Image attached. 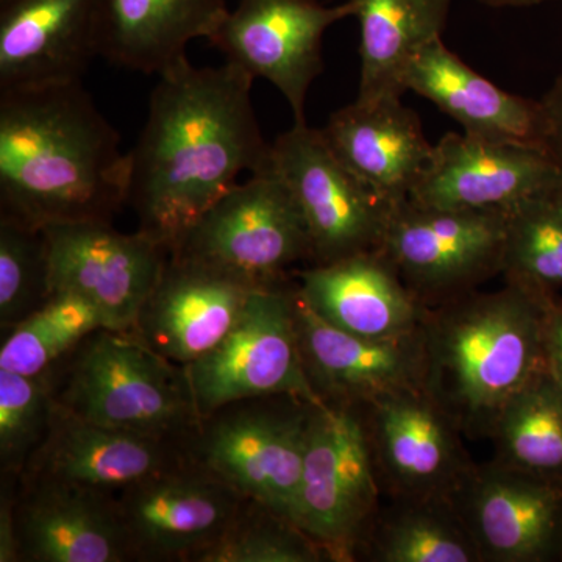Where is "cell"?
Here are the masks:
<instances>
[{
  "label": "cell",
  "mask_w": 562,
  "mask_h": 562,
  "mask_svg": "<svg viewBox=\"0 0 562 562\" xmlns=\"http://www.w3.org/2000/svg\"><path fill=\"white\" fill-rule=\"evenodd\" d=\"M138 143L128 151V205L138 231L173 249L239 173L271 160L251 105L254 77L225 61L198 68L188 58L158 76Z\"/></svg>",
  "instance_id": "6da1fadb"
},
{
  "label": "cell",
  "mask_w": 562,
  "mask_h": 562,
  "mask_svg": "<svg viewBox=\"0 0 562 562\" xmlns=\"http://www.w3.org/2000/svg\"><path fill=\"white\" fill-rule=\"evenodd\" d=\"M128 188L120 133L81 80L0 91V220L111 222Z\"/></svg>",
  "instance_id": "7a4b0ae2"
},
{
  "label": "cell",
  "mask_w": 562,
  "mask_h": 562,
  "mask_svg": "<svg viewBox=\"0 0 562 562\" xmlns=\"http://www.w3.org/2000/svg\"><path fill=\"white\" fill-rule=\"evenodd\" d=\"M543 297L505 283L428 308L424 390L468 438H490L506 403L546 369Z\"/></svg>",
  "instance_id": "3957f363"
},
{
  "label": "cell",
  "mask_w": 562,
  "mask_h": 562,
  "mask_svg": "<svg viewBox=\"0 0 562 562\" xmlns=\"http://www.w3.org/2000/svg\"><path fill=\"white\" fill-rule=\"evenodd\" d=\"M47 373L55 403L103 427L183 446L201 424L183 366L132 333L99 328Z\"/></svg>",
  "instance_id": "277c9868"
},
{
  "label": "cell",
  "mask_w": 562,
  "mask_h": 562,
  "mask_svg": "<svg viewBox=\"0 0 562 562\" xmlns=\"http://www.w3.org/2000/svg\"><path fill=\"white\" fill-rule=\"evenodd\" d=\"M313 405L286 394L228 403L201 419L183 452L247 501L297 524Z\"/></svg>",
  "instance_id": "5b68a950"
},
{
  "label": "cell",
  "mask_w": 562,
  "mask_h": 562,
  "mask_svg": "<svg viewBox=\"0 0 562 562\" xmlns=\"http://www.w3.org/2000/svg\"><path fill=\"white\" fill-rule=\"evenodd\" d=\"M250 288H269L313 261L301 206L271 166L250 173L195 222L171 250Z\"/></svg>",
  "instance_id": "8992f818"
},
{
  "label": "cell",
  "mask_w": 562,
  "mask_h": 562,
  "mask_svg": "<svg viewBox=\"0 0 562 562\" xmlns=\"http://www.w3.org/2000/svg\"><path fill=\"white\" fill-rule=\"evenodd\" d=\"M382 487L361 405L314 403L306 431L297 524L330 554L358 560L382 508Z\"/></svg>",
  "instance_id": "52a82bcc"
},
{
  "label": "cell",
  "mask_w": 562,
  "mask_h": 562,
  "mask_svg": "<svg viewBox=\"0 0 562 562\" xmlns=\"http://www.w3.org/2000/svg\"><path fill=\"white\" fill-rule=\"evenodd\" d=\"M295 279L251 292L213 350L184 366L201 419L228 403L297 395L321 403L303 368L295 327Z\"/></svg>",
  "instance_id": "ba28073f"
},
{
  "label": "cell",
  "mask_w": 562,
  "mask_h": 562,
  "mask_svg": "<svg viewBox=\"0 0 562 562\" xmlns=\"http://www.w3.org/2000/svg\"><path fill=\"white\" fill-rule=\"evenodd\" d=\"M505 211H454L405 201L392 210L380 250L428 308L502 273Z\"/></svg>",
  "instance_id": "9c48e42d"
},
{
  "label": "cell",
  "mask_w": 562,
  "mask_h": 562,
  "mask_svg": "<svg viewBox=\"0 0 562 562\" xmlns=\"http://www.w3.org/2000/svg\"><path fill=\"white\" fill-rule=\"evenodd\" d=\"M269 166L301 206L312 265L380 250L394 209L339 160L322 128L292 125L273 140Z\"/></svg>",
  "instance_id": "30bf717a"
},
{
  "label": "cell",
  "mask_w": 562,
  "mask_h": 562,
  "mask_svg": "<svg viewBox=\"0 0 562 562\" xmlns=\"http://www.w3.org/2000/svg\"><path fill=\"white\" fill-rule=\"evenodd\" d=\"M246 498L183 457L114 495L133 561L194 562L231 527Z\"/></svg>",
  "instance_id": "8fae6325"
},
{
  "label": "cell",
  "mask_w": 562,
  "mask_h": 562,
  "mask_svg": "<svg viewBox=\"0 0 562 562\" xmlns=\"http://www.w3.org/2000/svg\"><path fill=\"white\" fill-rule=\"evenodd\" d=\"M43 231L50 295H80L101 313L106 328L132 333L171 254L168 247L140 231L117 232L111 222H74Z\"/></svg>",
  "instance_id": "7c38bea8"
},
{
  "label": "cell",
  "mask_w": 562,
  "mask_h": 562,
  "mask_svg": "<svg viewBox=\"0 0 562 562\" xmlns=\"http://www.w3.org/2000/svg\"><path fill=\"white\" fill-rule=\"evenodd\" d=\"M361 406L382 492L391 501H453L476 464L427 391L391 392Z\"/></svg>",
  "instance_id": "4fadbf2b"
},
{
  "label": "cell",
  "mask_w": 562,
  "mask_h": 562,
  "mask_svg": "<svg viewBox=\"0 0 562 562\" xmlns=\"http://www.w3.org/2000/svg\"><path fill=\"white\" fill-rule=\"evenodd\" d=\"M350 0H239L209 40L254 79L271 81L290 103L294 124H305V103L324 69L322 40L336 22L353 16Z\"/></svg>",
  "instance_id": "5bb4252c"
},
{
  "label": "cell",
  "mask_w": 562,
  "mask_h": 562,
  "mask_svg": "<svg viewBox=\"0 0 562 562\" xmlns=\"http://www.w3.org/2000/svg\"><path fill=\"white\" fill-rule=\"evenodd\" d=\"M562 188V162L527 144L449 133L409 194L419 206L454 211H509Z\"/></svg>",
  "instance_id": "9a60e30c"
},
{
  "label": "cell",
  "mask_w": 562,
  "mask_h": 562,
  "mask_svg": "<svg viewBox=\"0 0 562 562\" xmlns=\"http://www.w3.org/2000/svg\"><path fill=\"white\" fill-rule=\"evenodd\" d=\"M453 502L482 562L562 561V486L492 460Z\"/></svg>",
  "instance_id": "2e32d148"
},
{
  "label": "cell",
  "mask_w": 562,
  "mask_h": 562,
  "mask_svg": "<svg viewBox=\"0 0 562 562\" xmlns=\"http://www.w3.org/2000/svg\"><path fill=\"white\" fill-rule=\"evenodd\" d=\"M295 327L303 368L322 402L364 405L391 392L424 390L422 327L394 338H362L321 319L299 291Z\"/></svg>",
  "instance_id": "e0dca14e"
},
{
  "label": "cell",
  "mask_w": 562,
  "mask_h": 562,
  "mask_svg": "<svg viewBox=\"0 0 562 562\" xmlns=\"http://www.w3.org/2000/svg\"><path fill=\"white\" fill-rule=\"evenodd\" d=\"M254 291L210 266L169 254L132 335L184 368L225 338Z\"/></svg>",
  "instance_id": "ac0fdd59"
},
{
  "label": "cell",
  "mask_w": 562,
  "mask_h": 562,
  "mask_svg": "<svg viewBox=\"0 0 562 562\" xmlns=\"http://www.w3.org/2000/svg\"><path fill=\"white\" fill-rule=\"evenodd\" d=\"M181 457V443L103 427L54 402L46 436L18 480L69 484L116 495Z\"/></svg>",
  "instance_id": "d6986e66"
},
{
  "label": "cell",
  "mask_w": 562,
  "mask_h": 562,
  "mask_svg": "<svg viewBox=\"0 0 562 562\" xmlns=\"http://www.w3.org/2000/svg\"><path fill=\"white\" fill-rule=\"evenodd\" d=\"M99 0L0 2V91L80 81L99 57Z\"/></svg>",
  "instance_id": "ffe728a7"
},
{
  "label": "cell",
  "mask_w": 562,
  "mask_h": 562,
  "mask_svg": "<svg viewBox=\"0 0 562 562\" xmlns=\"http://www.w3.org/2000/svg\"><path fill=\"white\" fill-rule=\"evenodd\" d=\"M21 562L133 561L114 495L47 482H16Z\"/></svg>",
  "instance_id": "44dd1931"
},
{
  "label": "cell",
  "mask_w": 562,
  "mask_h": 562,
  "mask_svg": "<svg viewBox=\"0 0 562 562\" xmlns=\"http://www.w3.org/2000/svg\"><path fill=\"white\" fill-rule=\"evenodd\" d=\"M302 301L321 319L362 338L419 330L428 306L406 286L382 250L312 265L294 272Z\"/></svg>",
  "instance_id": "7402d4cb"
},
{
  "label": "cell",
  "mask_w": 562,
  "mask_h": 562,
  "mask_svg": "<svg viewBox=\"0 0 562 562\" xmlns=\"http://www.w3.org/2000/svg\"><path fill=\"white\" fill-rule=\"evenodd\" d=\"M322 132L339 160L392 209L408 201L430 161L432 144L402 98L355 101L335 111Z\"/></svg>",
  "instance_id": "603a6c76"
},
{
  "label": "cell",
  "mask_w": 562,
  "mask_h": 562,
  "mask_svg": "<svg viewBox=\"0 0 562 562\" xmlns=\"http://www.w3.org/2000/svg\"><path fill=\"white\" fill-rule=\"evenodd\" d=\"M405 88L453 117L465 135L549 150L541 102L495 87L454 55L442 38L414 58Z\"/></svg>",
  "instance_id": "cb8c5ba5"
},
{
  "label": "cell",
  "mask_w": 562,
  "mask_h": 562,
  "mask_svg": "<svg viewBox=\"0 0 562 562\" xmlns=\"http://www.w3.org/2000/svg\"><path fill=\"white\" fill-rule=\"evenodd\" d=\"M225 0H99V57L161 76L187 57L192 40L216 33Z\"/></svg>",
  "instance_id": "d4e9b609"
},
{
  "label": "cell",
  "mask_w": 562,
  "mask_h": 562,
  "mask_svg": "<svg viewBox=\"0 0 562 562\" xmlns=\"http://www.w3.org/2000/svg\"><path fill=\"white\" fill-rule=\"evenodd\" d=\"M361 27L358 102L402 98L414 58L441 40L453 0H350Z\"/></svg>",
  "instance_id": "484cf974"
},
{
  "label": "cell",
  "mask_w": 562,
  "mask_h": 562,
  "mask_svg": "<svg viewBox=\"0 0 562 562\" xmlns=\"http://www.w3.org/2000/svg\"><path fill=\"white\" fill-rule=\"evenodd\" d=\"M358 557L373 562H482L468 525L449 498L391 501L382 506Z\"/></svg>",
  "instance_id": "4316f807"
},
{
  "label": "cell",
  "mask_w": 562,
  "mask_h": 562,
  "mask_svg": "<svg viewBox=\"0 0 562 562\" xmlns=\"http://www.w3.org/2000/svg\"><path fill=\"white\" fill-rule=\"evenodd\" d=\"M490 439L495 461L562 486V386L547 368L506 403Z\"/></svg>",
  "instance_id": "83f0119b"
},
{
  "label": "cell",
  "mask_w": 562,
  "mask_h": 562,
  "mask_svg": "<svg viewBox=\"0 0 562 562\" xmlns=\"http://www.w3.org/2000/svg\"><path fill=\"white\" fill-rule=\"evenodd\" d=\"M99 328L106 327L90 302L72 292H54L31 316L2 331L0 369L24 375L50 371Z\"/></svg>",
  "instance_id": "f1b7e54d"
},
{
  "label": "cell",
  "mask_w": 562,
  "mask_h": 562,
  "mask_svg": "<svg viewBox=\"0 0 562 562\" xmlns=\"http://www.w3.org/2000/svg\"><path fill=\"white\" fill-rule=\"evenodd\" d=\"M502 276L532 294L562 288V188L509 211Z\"/></svg>",
  "instance_id": "f546056e"
},
{
  "label": "cell",
  "mask_w": 562,
  "mask_h": 562,
  "mask_svg": "<svg viewBox=\"0 0 562 562\" xmlns=\"http://www.w3.org/2000/svg\"><path fill=\"white\" fill-rule=\"evenodd\" d=\"M330 554L297 524L266 505L244 501L220 541L194 562H327Z\"/></svg>",
  "instance_id": "4dcf8cb0"
},
{
  "label": "cell",
  "mask_w": 562,
  "mask_h": 562,
  "mask_svg": "<svg viewBox=\"0 0 562 562\" xmlns=\"http://www.w3.org/2000/svg\"><path fill=\"white\" fill-rule=\"evenodd\" d=\"M50 297L44 231L0 220V327L10 330Z\"/></svg>",
  "instance_id": "1f68e13d"
},
{
  "label": "cell",
  "mask_w": 562,
  "mask_h": 562,
  "mask_svg": "<svg viewBox=\"0 0 562 562\" xmlns=\"http://www.w3.org/2000/svg\"><path fill=\"white\" fill-rule=\"evenodd\" d=\"M49 373L24 375L0 369V469L20 476L49 427Z\"/></svg>",
  "instance_id": "d6a6232c"
},
{
  "label": "cell",
  "mask_w": 562,
  "mask_h": 562,
  "mask_svg": "<svg viewBox=\"0 0 562 562\" xmlns=\"http://www.w3.org/2000/svg\"><path fill=\"white\" fill-rule=\"evenodd\" d=\"M542 346L547 371L562 386V299L558 294L543 297Z\"/></svg>",
  "instance_id": "836d02e7"
},
{
  "label": "cell",
  "mask_w": 562,
  "mask_h": 562,
  "mask_svg": "<svg viewBox=\"0 0 562 562\" xmlns=\"http://www.w3.org/2000/svg\"><path fill=\"white\" fill-rule=\"evenodd\" d=\"M16 482V476L2 475V495H0V562H21L16 524H14Z\"/></svg>",
  "instance_id": "e575fe53"
},
{
  "label": "cell",
  "mask_w": 562,
  "mask_h": 562,
  "mask_svg": "<svg viewBox=\"0 0 562 562\" xmlns=\"http://www.w3.org/2000/svg\"><path fill=\"white\" fill-rule=\"evenodd\" d=\"M539 102L546 124L547 149L562 162V76L558 77L553 87Z\"/></svg>",
  "instance_id": "d590c367"
},
{
  "label": "cell",
  "mask_w": 562,
  "mask_h": 562,
  "mask_svg": "<svg viewBox=\"0 0 562 562\" xmlns=\"http://www.w3.org/2000/svg\"><path fill=\"white\" fill-rule=\"evenodd\" d=\"M475 2L490 7H530L543 2H562V0H475Z\"/></svg>",
  "instance_id": "8d00e7d4"
},
{
  "label": "cell",
  "mask_w": 562,
  "mask_h": 562,
  "mask_svg": "<svg viewBox=\"0 0 562 562\" xmlns=\"http://www.w3.org/2000/svg\"><path fill=\"white\" fill-rule=\"evenodd\" d=\"M0 2H3V0H0Z\"/></svg>",
  "instance_id": "74e56055"
}]
</instances>
